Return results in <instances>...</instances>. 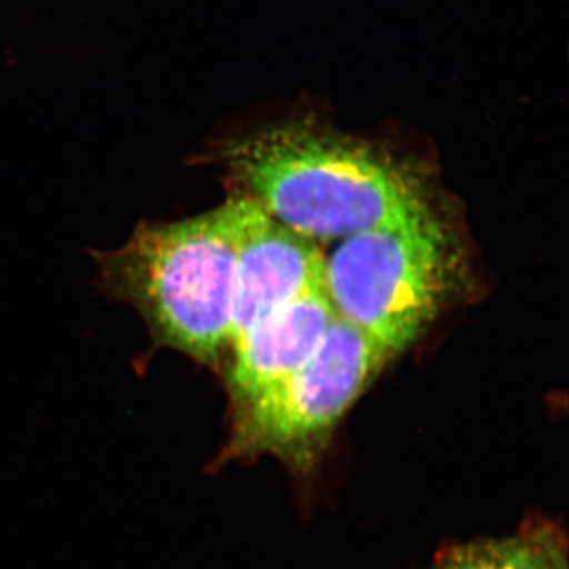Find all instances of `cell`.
<instances>
[{
  "label": "cell",
  "mask_w": 569,
  "mask_h": 569,
  "mask_svg": "<svg viewBox=\"0 0 569 569\" xmlns=\"http://www.w3.org/2000/svg\"><path fill=\"white\" fill-rule=\"evenodd\" d=\"M563 569H568V567H567V568H563Z\"/></svg>",
  "instance_id": "8"
},
{
  "label": "cell",
  "mask_w": 569,
  "mask_h": 569,
  "mask_svg": "<svg viewBox=\"0 0 569 569\" xmlns=\"http://www.w3.org/2000/svg\"><path fill=\"white\" fill-rule=\"evenodd\" d=\"M391 359L372 337L336 318L323 346L301 369L230 408L219 466L272 456L296 473H309L347 411Z\"/></svg>",
  "instance_id": "4"
},
{
  "label": "cell",
  "mask_w": 569,
  "mask_h": 569,
  "mask_svg": "<svg viewBox=\"0 0 569 569\" xmlns=\"http://www.w3.org/2000/svg\"><path fill=\"white\" fill-rule=\"evenodd\" d=\"M228 190L313 239L361 233L432 204L418 163L318 119H290L222 142L212 152Z\"/></svg>",
  "instance_id": "1"
},
{
  "label": "cell",
  "mask_w": 569,
  "mask_h": 569,
  "mask_svg": "<svg viewBox=\"0 0 569 569\" xmlns=\"http://www.w3.org/2000/svg\"><path fill=\"white\" fill-rule=\"evenodd\" d=\"M336 312L325 291L280 307L231 340L227 353L230 408L301 369L323 346Z\"/></svg>",
  "instance_id": "6"
},
{
  "label": "cell",
  "mask_w": 569,
  "mask_h": 569,
  "mask_svg": "<svg viewBox=\"0 0 569 569\" xmlns=\"http://www.w3.org/2000/svg\"><path fill=\"white\" fill-rule=\"evenodd\" d=\"M563 535L548 522H530L511 537L478 539L441 550L425 569H563Z\"/></svg>",
  "instance_id": "7"
},
{
  "label": "cell",
  "mask_w": 569,
  "mask_h": 569,
  "mask_svg": "<svg viewBox=\"0 0 569 569\" xmlns=\"http://www.w3.org/2000/svg\"><path fill=\"white\" fill-rule=\"evenodd\" d=\"M249 204V198L230 193L200 216L138 224L126 244L93 253L100 288L137 309L157 347L220 366L233 328L236 266Z\"/></svg>",
  "instance_id": "2"
},
{
  "label": "cell",
  "mask_w": 569,
  "mask_h": 569,
  "mask_svg": "<svg viewBox=\"0 0 569 569\" xmlns=\"http://www.w3.org/2000/svg\"><path fill=\"white\" fill-rule=\"evenodd\" d=\"M249 201L236 266L230 343L280 307L325 291L326 257L318 242L277 222Z\"/></svg>",
  "instance_id": "5"
},
{
  "label": "cell",
  "mask_w": 569,
  "mask_h": 569,
  "mask_svg": "<svg viewBox=\"0 0 569 569\" xmlns=\"http://www.w3.org/2000/svg\"><path fill=\"white\" fill-rule=\"evenodd\" d=\"M455 230L430 204L343 238L325 261V295L337 318L389 355L417 343L463 279Z\"/></svg>",
  "instance_id": "3"
}]
</instances>
